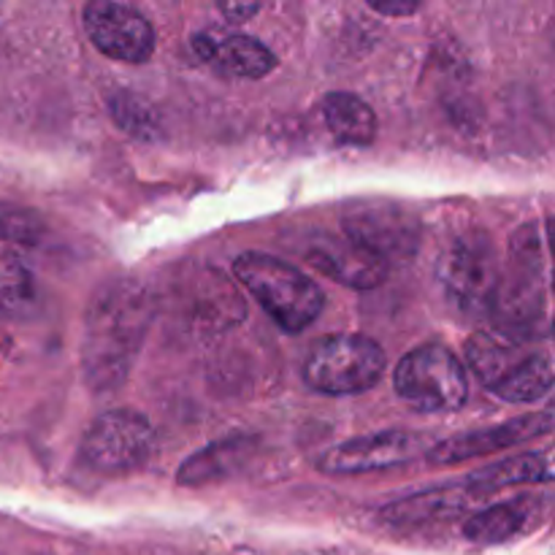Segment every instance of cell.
<instances>
[{
    "label": "cell",
    "mask_w": 555,
    "mask_h": 555,
    "mask_svg": "<svg viewBox=\"0 0 555 555\" xmlns=\"http://www.w3.org/2000/svg\"><path fill=\"white\" fill-rule=\"evenodd\" d=\"M553 431V412H534V415L515 417V421L499 423V426L480 428V431H466L459 437H450L444 442L434 444L428 450V464L431 466H453L464 464L469 459H480V455L502 453V450L524 444L529 439L545 437Z\"/></svg>",
    "instance_id": "11"
},
{
    "label": "cell",
    "mask_w": 555,
    "mask_h": 555,
    "mask_svg": "<svg viewBox=\"0 0 555 555\" xmlns=\"http://www.w3.org/2000/svg\"><path fill=\"white\" fill-rule=\"evenodd\" d=\"M238 282L287 334L309 328L323 312L325 296L314 280L266 253H242L233 260Z\"/></svg>",
    "instance_id": "2"
},
{
    "label": "cell",
    "mask_w": 555,
    "mask_h": 555,
    "mask_svg": "<svg viewBox=\"0 0 555 555\" xmlns=\"http://www.w3.org/2000/svg\"><path fill=\"white\" fill-rule=\"evenodd\" d=\"M531 499L520 496L515 502L493 504L482 513L472 515L464 524V537L477 545H502L518 537L531 520Z\"/></svg>",
    "instance_id": "19"
},
{
    "label": "cell",
    "mask_w": 555,
    "mask_h": 555,
    "mask_svg": "<svg viewBox=\"0 0 555 555\" xmlns=\"http://www.w3.org/2000/svg\"><path fill=\"white\" fill-rule=\"evenodd\" d=\"M477 504V496L469 491L464 480L448 482V486L428 488V491L412 493L379 509V518L390 526H426L439 520L459 518L461 513Z\"/></svg>",
    "instance_id": "13"
},
{
    "label": "cell",
    "mask_w": 555,
    "mask_h": 555,
    "mask_svg": "<svg viewBox=\"0 0 555 555\" xmlns=\"http://www.w3.org/2000/svg\"><path fill=\"white\" fill-rule=\"evenodd\" d=\"M193 49L201 57L222 65L228 74L238 79H263L276 65L274 52L253 36H231L217 43L215 38L201 33L193 38Z\"/></svg>",
    "instance_id": "14"
},
{
    "label": "cell",
    "mask_w": 555,
    "mask_h": 555,
    "mask_svg": "<svg viewBox=\"0 0 555 555\" xmlns=\"http://www.w3.org/2000/svg\"><path fill=\"white\" fill-rule=\"evenodd\" d=\"M85 27L98 52L119 63H146L155 52V27L130 5L95 0L85 5Z\"/></svg>",
    "instance_id": "8"
},
{
    "label": "cell",
    "mask_w": 555,
    "mask_h": 555,
    "mask_svg": "<svg viewBox=\"0 0 555 555\" xmlns=\"http://www.w3.org/2000/svg\"><path fill=\"white\" fill-rule=\"evenodd\" d=\"M553 480V464L551 453H520L513 459L496 461V464L477 469L464 477L469 491L475 493L477 502L493 496L499 491L518 486H537V482H551Z\"/></svg>",
    "instance_id": "15"
},
{
    "label": "cell",
    "mask_w": 555,
    "mask_h": 555,
    "mask_svg": "<svg viewBox=\"0 0 555 555\" xmlns=\"http://www.w3.org/2000/svg\"><path fill=\"white\" fill-rule=\"evenodd\" d=\"M307 258L325 276L356 291H372L388 276V263L345 233H320Z\"/></svg>",
    "instance_id": "12"
},
{
    "label": "cell",
    "mask_w": 555,
    "mask_h": 555,
    "mask_svg": "<svg viewBox=\"0 0 555 555\" xmlns=\"http://www.w3.org/2000/svg\"><path fill=\"white\" fill-rule=\"evenodd\" d=\"M157 434L152 423L135 410L103 412L92 421L79 444L85 469L103 477L128 475L152 459Z\"/></svg>",
    "instance_id": "6"
},
{
    "label": "cell",
    "mask_w": 555,
    "mask_h": 555,
    "mask_svg": "<svg viewBox=\"0 0 555 555\" xmlns=\"http://www.w3.org/2000/svg\"><path fill=\"white\" fill-rule=\"evenodd\" d=\"M369 9L374 11V14H383V16H410V14H417L421 11V3H406V0H399V3H390V0H383V3H369Z\"/></svg>",
    "instance_id": "24"
},
{
    "label": "cell",
    "mask_w": 555,
    "mask_h": 555,
    "mask_svg": "<svg viewBox=\"0 0 555 555\" xmlns=\"http://www.w3.org/2000/svg\"><path fill=\"white\" fill-rule=\"evenodd\" d=\"M220 11L231 22H247V20H253L255 14H258L260 5L258 3H236V0H231V3H222Z\"/></svg>",
    "instance_id": "25"
},
{
    "label": "cell",
    "mask_w": 555,
    "mask_h": 555,
    "mask_svg": "<svg viewBox=\"0 0 555 555\" xmlns=\"http://www.w3.org/2000/svg\"><path fill=\"white\" fill-rule=\"evenodd\" d=\"M345 236L372 249L385 263L410 258L417 249V222L410 211L388 201L358 204L356 211L345 217Z\"/></svg>",
    "instance_id": "10"
},
{
    "label": "cell",
    "mask_w": 555,
    "mask_h": 555,
    "mask_svg": "<svg viewBox=\"0 0 555 555\" xmlns=\"http://www.w3.org/2000/svg\"><path fill=\"white\" fill-rule=\"evenodd\" d=\"M155 301L135 280H112L92 296L81 334V372L95 393H112L128 379L146 339Z\"/></svg>",
    "instance_id": "1"
},
{
    "label": "cell",
    "mask_w": 555,
    "mask_h": 555,
    "mask_svg": "<svg viewBox=\"0 0 555 555\" xmlns=\"http://www.w3.org/2000/svg\"><path fill=\"white\" fill-rule=\"evenodd\" d=\"M421 453H426V439L417 431L396 428V431L369 434L336 444L318 461V469L325 475H369V472L393 469Z\"/></svg>",
    "instance_id": "9"
},
{
    "label": "cell",
    "mask_w": 555,
    "mask_h": 555,
    "mask_svg": "<svg viewBox=\"0 0 555 555\" xmlns=\"http://www.w3.org/2000/svg\"><path fill=\"white\" fill-rule=\"evenodd\" d=\"M542 247L537 228L526 225L515 236L507 269H502L491 314L499 320L502 334L526 331L545 314V274H542Z\"/></svg>",
    "instance_id": "7"
},
{
    "label": "cell",
    "mask_w": 555,
    "mask_h": 555,
    "mask_svg": "<svg viewBox=\"0 0 555 555\" xmlns=\"http://www.w3.org/2000/svg\"><path fill=\"white\" fill-rule=\"evenodd\" d=\"M38 285L20 255L0 247V318H25L36 309Z\"/></svg>",
    "instance_id": "21"
},
{
    "label": "cell",
    "mask_w": 555,
    "mask_h": 555,
    "mask_svg": "<svg viewBox=\"0 0 555 555\" xmlns=\"http://www.w3.org/2000/svg\"><path fill=\"white\" fill-rule=\"evenodd\" d=\"M27 225H30V217L16 215L14 209H5V206H0V238L27 236Z\"/></svg>",
    "instance_id": "23"
},
{
    "label": "cell",
    "mask_w": 555,
    "mask_h": 555,
    "mask_svg": "<svg viewBox=\"0 0 555 555\" xmlns=\"http://www.w3.org/2000/svg\"><path fill=\"white\" fill-rule=\"evenodd\" d=\"M255 453L253 437H225L220 442L209 444V448L198 450L190 455L177 472L179 486H206V482L225 480V477L236 475Z\"/></svg>",
    "instance_id": "16"
},
{
    "label": "cell",
    "mask_w": 555,
    "mask_h": 555,
    "mask_svg": "<svg viewBox=\"0 0 555 555\" xmlns=\"http://www.w3.org/2000/svg\"><path fill=\"white\" fill-rule=\"evenodd\" d=\"M112 117L114 122L122 130H128L135 139L152 141L160 135V122H157V114L150 103L141 101L139 95H130V92H119L112 101Z\"/></svg>",
    "instance_id": "22"
},
{
    "label": "cell",
    "mask_w": 555,
    "mask_h": 555,
    "mask_svg": "<svg viewBox=\"0 0 555 555\" xmlns=\"http://www.w3.org/2000/svg\"><path fill=\"white\" fill-rule=\"evenodd\" d=\"M323 119L341 144H372L377 135V117L372 106L352 92H328L323 98Z\"/></svg>",
    "instance_id": "18"
},
{
    "label": "cell",
    "mask_w": 555,
    "mask_h": 555,
    "mask_svg": "<svg viewBox=\"0 0 555 555\" xmlns=\"http://www.w3.org/2000/svg\"><path fill=\"white\" fill-rule=\"evenodd\" d=\"M396 393L417 412L444 415L455 412L469 399L466 369L448 347L423 345L406 352L393 372Z\"/></svg>",
    "instance_id": "5"
},
{
    "label": "cell",
    "mask_w": 555,
    "mask_h": 555,
    "mask_svg": "<svg viewBox=\"0 0 555 555\" xmlns=\"http://www.w3.org/2000/svg\"><path fill=\"white\" fill-rule=\"evenodd\" d=\"M553 388V363L547 352L531 350L491 393L509 404H534Z\"/></svg>",
    "instance_id": "20"
},
{
    "label": "cell",
    "mask_w": 555,
    "mask_h": 555,
    "mask_svg": "<svg viewBox=\"0 0 555 555\" xmlns=\"http://www.w3.org/2000/svg\"><path fill=\"white\" fill-rule=\"evenodd\" d=\"M385 372V352L363 334L323 336L309 350L304 379L312 390L325 396L366 393Z\"/></svg>",
    "instance_id": "4"
},
{
    "label": "cell",
    "mask_w": 555,
    "mask_h": 555,
    "mask_svg": "<svg viewBox=\"0 0 555 555\" xmlns=\"http://www.w3.org/2000/svg\"><path fill=\"white\" fill-rule=\"evenodd\" d=\"M502 269L493 238L486 231H466L442 249L437 260V280L455 309L477 318L491 314Z\"/></svg>",
    "instance_id": "3"
},
{
    "label": "cell",
    "mask_w": 555,
    "mask_h": 555,
    "mask_svg": "<svg viewBox=\"0 0 555 555\" xmlns=\"http://www.w3.org/2000/svg\"><path fill=\"white\" fill-rule=\"evenodd\" d=\"M531 350L518 347V341L502 331H477L466 341V361L488 390L496 388Z\"/></svg>",
    "instance_id": "17"
}]
</instances>
